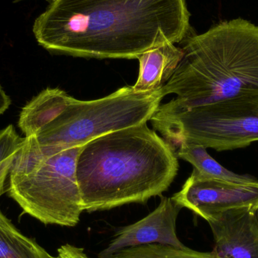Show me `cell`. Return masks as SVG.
Here are the masks:
<instances>
[{"label": "cell", "mask_w": 258, "mask_h": 258, "mask_svg": "<svg viewBox=\"0 0 258 258\" xmlns=\"http://www.w3.org/2000/svg\"><path fill=\"white\" fill-rule=\"evenodd\" d=\"M186 0H55L33 27L39 45L57 54L138 59L190 35Z\"/></svg>", "instance_id": "6da1fadb"}, {"label": "cell", "mask_w": 258, "mask_h": 258, "mask_svg": "<svg viewBox=\"0 0 258 258\" xmlns=\"http://www.w3.org/2000/svg\"><path fill=\"white\" fill-rule=\"evenodd\" d=\"M147 122L82 147L77 176L83 211H107L162 195L178 171L175 150Z\"/></svg>", "instance_id": "7a4b0ae2"}, {"label": "cell", "mask_w": 258, "mask_h": 258, "mask_svg": "<svg viewBox=\"0 0 258 258\" xmlns=\"http://www.w3.org/2000/svg\"><path fill=\"white\" fill-rule=\"evenodd\" d=\"M183 55L164 96L162 107L187 110L239 98H258V25L236 18L221 21L181 42Z\"/></svg>", "instance_id": "3957f363"}, {"label": "cell", "mask_w": 258, "mask_h": 258, "mask_svg": "<svg viewBox=\"0 0 258 258\" xmlns=\"http://www.w3.org/2000/svg\"><path fill=\"white\" fill-rule=\"evenodd\" d=\"M164 97L162 89L137 92L127 86L104 98L80 101L47 88L23 107L18 125L38 145L62 150L148 122Z\"/></svg>", "instance_id": "277c9868"}, {"label": "cell", "mask_w": 258, "mask_h": 258, "mask_svg": "<svg viewBox=\"0 0 258 258\" xmlns=\"http://www.w3.org/2000/svg\"><path fill=\"white\" fill-rule=\"evenodd\" d=\"M83 146L56 150L24 138L9 173V197L42 224L73 227L83 211L77 176Z\"/></svg>", "instance_id": "5b68a950"}, {"label": "cell", "mask_w": 258, "mask_h": 258, "mask_svg": "<svg viewBox=\"0 0 258 258\" xmlns=\"http://www.w3.org/2000/svg\"><path fill=\"white\" fill-rule=\"evenodd\" d=\"M257 98H239L187 110H169L160 105L150 121L173 147L186 142L218 152L237 150L258 141Z\"/></svg>", "instance_id": "8992f818"}, {"label": "cell", "mask_w": 258, "mask_h": 258, "mask_svg": "<svg viewBox=\"0 0 258 258\" xmlns=\"http://www.w3.org/2000/svg\"><path fill=\"white\" fill-rule=\"evenodd\" d=\"M171 200L207 222L229 211L249 209L258 212V181L239 183L209 178L194 169Z\"/></svg>", "instance_id": "52a82bcc"}, {"label": "cell", "mask_w": 258, "mask_h": 258, "mask_svg": "<svg viewBox=\"0 0 258 258\" xmlns=\"http://www.w3.org/2000/svg\"><path fill=\"white\" fill-rule=\"evenodd\" d=\"M181 208L171 198L161 197L158 207L145 218L116 230L98 258H113L125 248L148 244L185 246L177 236V220Z\"/></svg>", "instance_id": "ba28073f"}, {"label": "cell", "mask_w": 258, "mask_h": 258, "mask_svg": "<svg viewBox=\"0 0 258 258\" xmlns=\"http://www.w3.org/2000/svg\"><path fill=\"white\" fill-rule=\"evenodd\" d=\"M208 223L218 258H258V212L229 211Z\"/></svg>", "instance_id": "9c48e42d"}, {"label": "cell", "mask_w": 258, "mask_h": 258, "mask_svg": "<svg viewBox=\"0 0 258 258\" xmlns=\"http://www.w3.org/2000/svg\"><path fill=\"white\" fill-rule=\"evenodd\" d=\"M183 50L168 42L142 53L138 80L132 89L137 92H154L169 81L183 57Z\"/></svg>", "instance_id": "30bf717a"}, {"label": "cell", "mask_w": 258, "mask_h": 258, "mask_svg": "<svg viewBox=\"0 0 258 258\" xmlns=\"http://www.w3.org/2000/svg\"><path fill=\"white\" fill-rule=\"evenodd\" d=\"M177 158L189 162L194 169L204 177L239 183H253L258 181L254 176L239 174L224 168L208 153L203 146L191 143L182 142L173 147Z\"/></svg>", "instance_id": "8fae6325"}, {"label": "cell", "mask_w": 258, "mask_h": 258, "mask_svg": "<svg viewBox=\"0 0 258 258\" xmlns=\"http://www.w3.org/2000/svg\"><path fill=\"white\" fill-rule=\"evenodd\" d=\"M0 258H56L23 234L0 210Z\"/></svg>", "instance_id": "7c38bea8"}, {"label": "cell", "mask_w": 258, "mask_h": 258, "mask_svg": "<svg viewBox=\"0 0 258 258\" xmlns=\"http://www.w3.org/2000/svg\"><path fill=\"white\" fill-rule=\"evenodd\" d=\"M113 258H218L213 252L196 251L186 246L148 244L125 248Z\"/></svg>", "instance_id": "4fadbf2b"}, {"label": "cell", "mask_w": 258, "mask_h": 258, "mask_svg": "<svg viewBox=\"0 0 258 258\" xmlns=\"http://www.w3.org/2000/svg\"><path fill=\"white\" fill-rule=\"evenodd\" d=\"M24 143V138L17 134L15 127L8 125L0 130V197L6 192L5 184L14 159Z\"/></svg>", "instance_id": "5bb4252c"}, {"label": "cell", "mask_w": 258, "mask_h": 258, "mask_svg": "<svg viewBox=\"0 0 258 258\" xmlns=\"http://www.w3.org/2000/svg\"><path fill=\"white\" fill-rule=\"evenodd\" d=\"M56 258H91L85 252L84 249L80 247L75 246L71 244H65L57 249Z\"/></svg>", "instance_id": "9a60e30c"}, {"label": "cell", "mask_w": 258, "mask_h": 258, "mask_svg": "<svg viewBox=\"0 0 258 258\" xmlns=\"http://www.w3.org/2000/svg\"><path fill=\"white\" fill-rule=\"evenodd\" d=\"M11 104H12V100L10 97L6 93L0 86V116L9 109Z\"/></svg>", "instance_id": "2e32d148"}, {"label": "cell", "mask_w": 258, "mask_h": 258, "mask_svg": "<svg viewBox=\"0 0 258 258\" xmlns=\"http://www.w3.org/2000/svg\"><path fill=\"white\" fill-rule=\"evenodd\" d=\"M46 1L48 2V3H49L50 4V3H52L53 2L55 1V0H46Z\"/></svg>", "instance_id": "e0dca14e"}, {"label": "cell", "mask_w": 258, "mask_h": 258, "mask_svg": "<svg viewBox=\"0 0 258 258\" xmlns=\"http://www.w3.org/2000/svg\"><path fill=\"white\" fill-rule=\"evenodd\" d=\"M257 101H258V98H257Z\"/></svg>", "instance_id": "ac0fdd59"}]
</instances>
